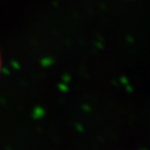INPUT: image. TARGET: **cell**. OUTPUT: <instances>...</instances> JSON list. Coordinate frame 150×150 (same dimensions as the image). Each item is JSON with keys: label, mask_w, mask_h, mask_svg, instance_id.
Wrapping results in <instances>:
<instances>
[{"label": "cell", "mask_w": 150, "mask_h": 150, "mask_svg": "<svg viewBox=\"0 0 150 150\" xmlns=\"http://www.w3.org/2000/svg\"><path fill=\"white\" fill-rule=\"evenodd\" d=\"M0 68H1V58H0Z\"/></svg>", "instance_id": "6da1fadb"}]
</instances>
